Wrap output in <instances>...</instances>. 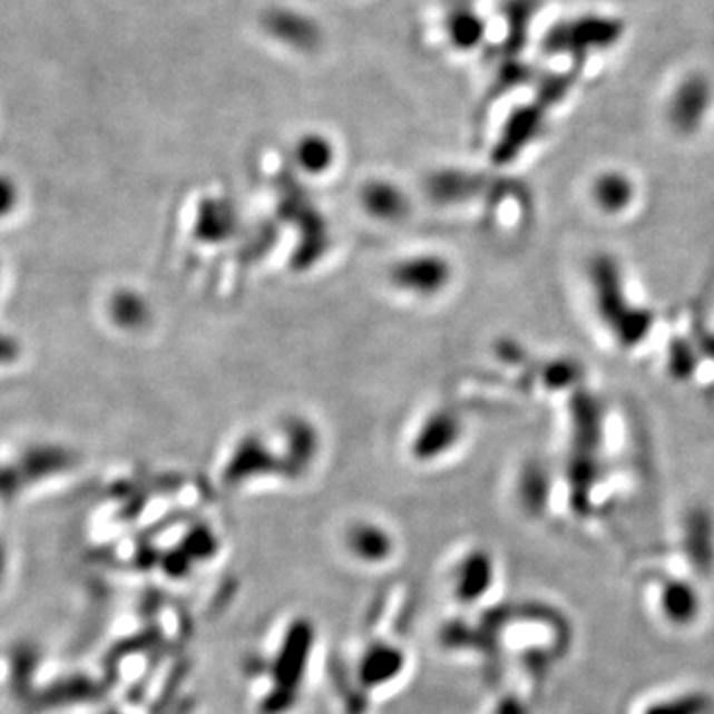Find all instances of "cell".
<instances>
[{
	"label": "cell",
	"instance_id": "8992f818",
	"mask_svg": "<svg viewBox=\"0 0 714 714\" xmlns=\"http://www.w3.org/2000/svg\"><path fill=\"white\" fill-rule=\"evenodd\" d=\"M591 199L601 213L619 215L625 208H629L635 199L632 179L625 177V173H601L591 185Z\"/></svg>",
	"mask_w": 714,
	"mask_h": 714
},
{
	"label": "cell",
	"instance_id": "6da1fadb",
	"mask_svg": "<svg viewBox=\"0 0 714 714\" xmlns=\"http://www.w3.org/2000/svg\"><path fill=\"white\" fill-rule=\"evenodd\" d=\"M261 25L272 40L299 55L316 52L324 42V30L320 22L302 10L274 7L264 12Z\"/></svg>",
	"mask_w": 714,
	"mask_h": 714
},
{
	"label": "cell",
	"instance_id": "5b68a950",
	"mask_svg": "<svg viewBox=\"0 0 714 714\" xmlns=\"http://www.w3.org/2000/svg\"><path fill=\"white\" fill-rule=\"evenodd\" d=\"M451 268L443 258L439 256H417L409 258L405 263L399 264L395 268V282L401 288L431 296L434 292L444 288L449 282Z\"/></svg>",
	"mask_w": 714,
	"mask_h": 714
},
{
	"label": "cell",
	"instance_id": "7c38bea8",
	"mask_svg": "<svg viewBox=\"0 0 714 714\" xmlns=\"http://www.w3.org/2000/svg\"><path fill=\"white\" fill-rule=\"evenodd\" d=\"M708 698L706 696H681L675 701L659 703V705L647 708L645 714H705L708 711Z\"/></svg>",
	"mask_w": 714,
	"mask_h": 714
},
{
	"label": "cell",
	"instance_id": "3957f363",
	"mask_svg": "<svg viewBox=\"0 0 714 714\" xmlns=\"http://www.w3.org/2000/svg\"><path fill=\"white\" fill-rule=\"evenodd\" d=\"M711 106V88L705 78L693 76L681 82L669 106L671 124L681 134L695 131L705 119L706 109Z\"/></svg>",
	"mask_w": 714,
	"mask_h": 714
},
{
	"label": "cell",
	"instance_id": "52a82bcc",
	"mask_svg": "<svg viewBox=\"0 0 714 714\" xmlns=\"http://www.w3.org/2000/svg\"><path fill=\"white\" fill-rule=\"evenodd\" d=\"M294 159L302 172H327L335 162V145L324 134H304L294 145Z\"/></svg>",
	"mask_w": 714,
	"mask_h": 714
},
{
	"label": "cell",
	"instance_id": "8fae6325",
	"mask_svg": "<svg viewBox=\"0 0 714 714\" xmlns=\"http://www.w3.org/2000/svg\"><path fill=\"white\" fill-rule=\"evenodd\" d=\"M490 581V564L485 556H477L464 566L461 594L464 597H477L487 589Z\"/></svg>",
	"mask_w": 714,
	"mask_h": 714
},
{
	"label": "cell",
	"instance_id": "30bf717a",
	"mask_svg": "<svg viewBox=\"0 0 714 714\" xmlns=\"http://www.w3.org/2000/svg\"><path fill=\"white\" fill-rule=\"evenodd\" d=\"M687 548L696 566L706 568L713 561V525L708 516L698 512L688 520Z\"/></svg>",
	"mask_w": 714,
	"mask_h": 714
},
{
	"label": "cell",
	"instance_id": "7a4b0ae2",
	"mask_svg": "<svg viewBox=\"0 0 714 714\" xmlns=\"http://www.w3.org/2000/svg\"><path fill=\"white\" fill-rule=\"evenodd\" d=\"M597 306L601 310V316L609 317L614 324L615 332H619L625 342H637L647 327V317L637 310H629L625 304L624 290L617 284V274L614 266L606 261L597 264L596 268Z\"/></svg>",
	"mask_w": 714,
	"mask_h": 714
},
{
	"label": "cell",
	"instance_id": "ba28073f",
	"mask_svg": "<svg viewBox=\"0 0 714 714\" xmlns=\"http://www.w3.org/2000/svg\"><path fill=\"white\" fill-rule=\"evenodd\" d=\"M363 205L381 218H399L408 207L403 193L388 182L370 183L363 189Z\"/></svg>",
	"mask_w": 714,
	"mask_h": 714
},
{
	"label": "cell",
	"instance_id": "277c9868",
	"mask_svg": "<svg viewBox=\"0 0 714 714\" xmlns=\"http://www.w3.org/2000/svg\"><path fill=\"white\" fill-rule=\"evenodd\" d=\"M443 30L449 45L459 52L479 48L487 37V25L470 0H452L449 9L444 10Z\"/></svg>",
	"mask_w": 714,
	"mask_h": 714
},
{
	"label": "cell",
	"instance_id": "9c48e42d",
	"mask_svg": "<svg viewBox=\"0 0 714 714\" xmlns=\"http://www.w3.org/2000/svg\"><path fill=\"white\" fill-rule=\"evenodd\" d=\"M663 609H665V614L669 615L671 622H675V624L693 622L696 612H698V597H696L695 589L683 581L671 584L663 591Z\"/></svg>",
	"mask_w": 714,
	"mask_h": 714
}]
</instances>
